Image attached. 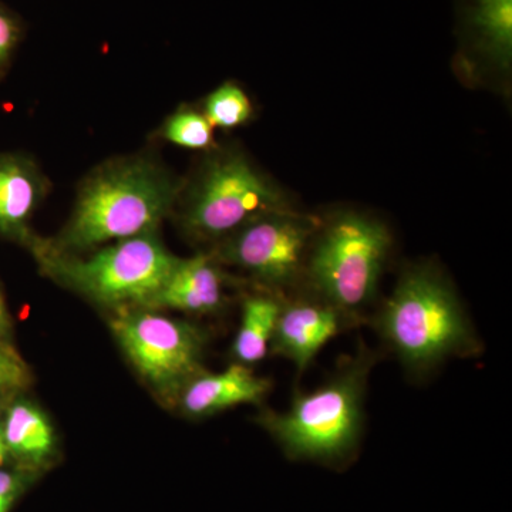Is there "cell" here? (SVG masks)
Returning <instances> with one entry per match:
<instances>
[{"label": "cell", "instance_id": "6da1fadb", "mask_svg": "<svg viewBox=\"0 0 512 512\" xmlns=\"http://www.w3.org/2000/svg\"><path fill=\"white\" fill-rule=\"evenodd\" d=\"M383 342L413 373L480 349L470 319L447 279L430 266L403 272L375 318Z\"/></svg>", "mask_w": 512, "mask_h": 512}, {"label": "cell", "instance_id": "7a4b0ae2", "mask_svg": "<svg viewBox=\"0 0 512 512\" xmlns=\"http://www.w3.org/2000/svg\"><path fill=\"white\" fill-rule=\"evenodd\" d=\"M373 365V353L362 349L315 392L296 394L286 412L268 410L258 421L291 460L328 467L348 464L362 436Z\"/></svg>", "mask_w": 512, "mask_h": 512}, {"label": "cell", "instance_id": "3957f363", "mask_svg": "<svg viewBox=\"0 0 512 512\" xmlns=\"http://www.w3.org/2000/svg\"><path fill=\"white\" fill-rule=\"evenodd\" d=\"M177 187L146 161L103 171L86 184L60 244L84 251L157 228L173 207Z\"/></svg>", "mask_w": 512, "mask_h": 512}, {"label": "cell", "instance_id": "277c9868", "mask_svg": "<svg viewBox=\"0 0 512 512\" xmlns=\"http://www.w3.org/2000/svg\"><path fill=\"white\" fill-rule=\"evenodd\" d=\"M390 248L392 235L382 222L348 212L320 225L303 272L316 298L357 322L375 299Z\"/></svg>", "mask_w": 512, "mask_h": 512}, {"label": "cell", "instance_id": "5b68a950", "mask_svg": "<svg viewBox=\"0 0 512 512\" xmlns=\"http://www.w3.org/2000/svg\"><path fill=\"white\" fill-rule=\"evenodd\" d=\"M281 188L242 154H220L205 165L183 212L185 231L195 239H225L248 222L291 210Z\"/></svg>", "mask_w": 512, "mask_h": 512}, {"label": "cell", "instance_id": "8992f818", "mask_svg": "<svg viewBox=\"0 0 512 512\" xmlns=\"http://www.w3.org/2000/svg\"><path fill=\"white\" fill-rule=\"evenodd\" d=\"M180 258L151 232L121 239L86 259H69L59 272L84 295L103 305L146 308Z\"/></svg>", "mask_w": 512, "mask_h": 512}, {"label": "cell", "instance_id": "52a82bcc", "mask_svg": "<svg viewBox=\"0 0 512 512\" xmlns=\"http://www.w3.org/2000/svg\"><path fill=\"white\" fill-rule=\"evenodd\" d=\"M111 330L140 376L165 400L180 399L202 373L207 338L192 323L131 311L111 320Z\"/></svg>", "mask_w": 512, "mask_h": 512}, {"label": "cell", "instance_id": "ba28073f", "mask_svg": "<svg viewBox=\"0 0 512 512\" xmlns=\"http://www.w3.org/2000/svg\"><path fill=\"white\" fill-rule=\"evenodd\" d=\"M320 225L318 218L293 208L271 212L222 239L218 259L244 269L268 286H289L305 269Z\"/></svg>", "mask_w": 512, "mask_h": 512}, {"label": "cell", "instance_id": "9c48e42d", "mask_svg": "<svg viewBox=\"0 0 512 512\" xmlns=\"http://www.w3.org/2000/svg\"><path fill=\"white\" fill-rule=\"evenodd\" d=\"M356 320L319 298L284 301L272 338L271 352L291 360L299 373L323 346Z\"/></svg>", "mask_w": 512, "mask_h": 512}, {"label": "cell", "instance_id": "30bf717a", "mask_svg": "<svg viewBox=\"0 0 512 512\" xmlns=\"http://www.w3.org/2000/svg\"><path fill=\"white\" fill-rule=\"evenodd\" d=\"M224 278L214 259L207 255L180 259L163 288L146 308L210 315L224 305Z\"/></svg>", "mask_w": 512, "mask_h": 512}, {"label": "cell", "instance_id": "8fae6325", "mask_svg": "<svg viewBox=\"0 0 512 512\" xmlns=\"http://www.w3.org/2000/svg\"><path fill=\"white\" fill-rule=\"evenodd\" d=\"M269 389L268 380L235 363L221 373L202 372L187 384L178 402L190 416L204 417L239 404H259Z\"/></svg>", "mask_w": 512, "mask_h": 512}, {"label": "cell", "instance_id": "7c38bea8", "mask_svg": "<svg viewBox=\"0 0 512 512\" xmlns=\"http://www.w3.org/2000/svg\"><path fill=\"white\" fill-rule=\"evenodd\" d=\"M9 454L29 466H40L55 451V431L46 414L28 400L9 407L2 427Z\"/></svg>", "mask_w": 512, "mask_h": 512}, {"label": "cell", "instance_id": "4fadbf2b", "mask_svg": "<svg viewBox=\"0 0 512 512\" xmlns=\"http://www.w3.org/2000/svg\"><path fill=\"white\" fill-rule=\"evenodd\" d=\"M42 194L36 170L22 158L0 157V232L25 228Z\"/></svg>", "mask_w": 512, "mask_h": 512}, {"label": "cell", "instance_id": "5bb4252c", "mask_svg": "<svg viewBox=\"0 0 512 512\" xmlns=\"http://www.w3.org/2000/svg\"><path fill=\"white\" fill-rule=\"evenodd\" d=\"M282 301L275 295L248 296L242 305L232 356L239 365L251 366L264 360L271 352L272 338L282 309Z\"/></svg>", "mask_w": 512, "mask_h": 512}, {"label": "cell", "instance_id": "9a60e30c", "mask_svg": "<svg viewBox=\"0 0 512 512\" xmlns=\"http://www.w3.org/2000/svg\"><path fill=\"white\" fill-rule=\"evenodd\" d=\"M470 26L484 55L501 69H510L512 0H473Z\"/></svg>", "mask_w": 512, "mask_h": 512}, {"label": "cell", "instance_id": "2e32d148", "mask_svg": "<svg viewBox=\"0 0 512 512\" xmlns=\"http://www.w3.org/2000/svg\"><path fill=\"white\" fill-rule=\"evenodd\" d=\"M254 110L244 90L234 83L218 87L205 101V114L212 127L235 128L248 123Z\"/></svg>", "mask_w": 512, "mask_h": 512}, {"label": "cell", "instance_id": "e0dca14e", "mask_svg": "<svg viewBox=\"0 0 512 512\" xmlns=\"http://www.w3.org/2000/svg\"><path fill=\"white\" fill-rule=\"evenodd\" d=\"M164 137L177 146L192 150L208 148L214 141L212 126L207 117L190 110L180 111L167 121Z\"/></svg>", "mask_w": 512, "mask_h": 512}, {"label": "cell", "instance_id": "ac0fdd59", "mask_svg": "<svg viewBox=\"0 0 512 512\" xmlns=\"http://www.w3.org/2000/svg\"><path fill=\"white\" fill-rule=\"evenodd\" d=\"M30 382L32 375L25 360L0 338V390L25 389Z\"/></svg>", "mask_w": 512, "mask_h": 512}, {"label": "cell", "instance_id": "d6986e66", "mask_svg": "<svg viewBox=\"0 0 512 512\" xmlns=\"http://www.w3.org/2000/svg\"><path fill=\"white\" fill-rule=\"evenodd\" d=\"M28 477L15 471L0 470V512H9L26 488Z\"/></svg>", "mask_w": 512, "mask_h": 512}, {"label": "cell", "instance_id": "ffe728a7", "mask_svg": "<svg viewBox=\"0 0 512 512\" xmlns=\"http://www.w3.org/2000/svg\"><path fill=\"white\" fill-rule=\"evenodd\" d=\"M19 28L15 19L0 9V64L8 59L16 42H18Z\"/></svg>", "mask_w": 512, "mask_h": 512}, {"label": "cell", "instance_id": "44dd1931", "mask_svg": "<svg viewBox=\"0 0 512 512\" xmlns=\"http://www.w3.org/2000/svg\"><path fill=\"white\" fill-rule=\"evenodd\" d=\"M10 329V318L8 311H6L5 302H3L2 295H0V338L9 332Z\"/></svg>", "mask_w": 512, "mask_h": 512}, {"label": "cell", "instance_id": "7402d4cb", "mask_svg": "<svg viewBox=\"0 0 512 512\" xmlns=\"http://www.w3.org/2000/svg\"><path fill=\"white\" fill-rule=\"evenodd\" d=\"M9 456L8 447H6L5 436H3V429L0 427V467L5 464L6 458Z\"/></svg>", "mask_w": 512, "mask_h": 512}]
</instances>
